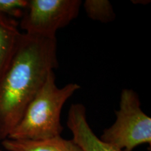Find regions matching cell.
<instances>
[{"label":"cell","mask_w":151,"mask_h":151,"mask_svg":"<svg viewBox=\"0 0 151 151\" xmlns=\"http://www.w3.org/2000/svg\"><path fill=\"white\" fill-rule=\"evenodd\" d=\"M56 37L22 33L0 78V141L8 139L49 73L58 67Z\"/></svg>","instance_id":"1"},{"label":"cell","mask_w":151,"mask_h":151,"mask_svg":"<svg viewBox=\"0 0 151 151\" xmlns=\"http://www.w3.org/2000/svg\"><path fill=\"white\" fill-rule=\"evenodd\" d=\"M81 88L76 83L58 88L54 71H51L8 139L42 140L61 136L62 108Z\"/></svg>","instance_id":"2"},{"label":"cell","mask_w":151,"mask_h":151,"mask_svg":"<svg viewBox=\"0 0 151 151\" xmlns=\"http://www.w3.org/2000/svg\"><path fill=\"white\" fill-rule=\"evenodd\" d=\"M116 119L104 130L100 139L120 151H132L143 144L151 145V118L141 108L134 90L124 88L120 94Z\"/></svg>","instance_id":"3"},{"label":"cell","mask_w":151,"mask_h":151,"mask_svg":"<svg viewBox=\"0 0 151 151\" xmlns=\"http://www.w3.org/2000/svg\"><path fill=\"white\" fill-rule=\"evenodd\" d=\"M81 0H27L19 27L24 34L54 38L78 16Z\"/></svg>","instance_id":"4"},{"label":"cell","mask_w":151,"mask_h":151,"mask_svg":"<svg viewBox=\"0 0 151 151\" xmlns=\"http://www.w3.org/2000/svg\"><path fill=\"white\" fill-rule=\"evenodd\" d=\"M67 124L73 134L72 139L82 151H120L96 136L88 123L86 108L82 104H71Z\"/></svg>","instance_id":"5"},{"label":"cell","mask_w":151,"mask_h":151,"mask_svg":"<svg viewBox=\"0 0 151 151\" xmlns=\"http://www.w3.org/2000/svg\"><path fill=\"white\" fill-rule=\"evenodd\" d=\"M1 144L8 151H82L73 139L68 140L61 136L42 140L6 139Z\"/></svg>","instance_id":"6"},{"label":"cell","mask_w":151,"mask_h":151,"mask_svg":"<svg viewBox=\"0 0 151 151\" xmlns=\"http://www.w3.org/2000/svg\"><path fill=\"white\" fill-rule=\"evenodd\" d=\"M21 35L17 20L0 14V78L11 62Z\"/></svg>","instance_id":"7"},{"label":"cell","mask_w":151,"mask_h":151,"mask_svg":"<svg viewBox=\"0 0 151 151\" xmlns=\"http://www.w3.org/2000/svg\"><path fill=\"white\" fill-rule=\"evenodd\" d=\"M82 4L88 18L95 21L108 23L116 18L113 6L108 0H86Z\"/></svg>","instance_id":"8"},{"label":"cell","mask_w":151,"mask_h":151,"mask_svg":"<svg viewBox=\"0 0 151 151\" xmlns=\"http://www.w3.org/2000/svg\"><path fill=\"white\" fill-rule=\"evenodd\" d=\"M27 0H0V14L10 18H21Z\"/></svg>","instance_id":"9"},{"label":"cell","mask_w":151,"mask_h":151,"mask_svg":"<svg viewBox=\"0 0 151 151\" xmlns=\"http://www.w3.org/2000/svg\"><path fill=\"white\" fill-rule=\"evenodd\" d=\"M0 151H1V150H0Z\"/></svg>","instance_id":"10"}]
</instances>
